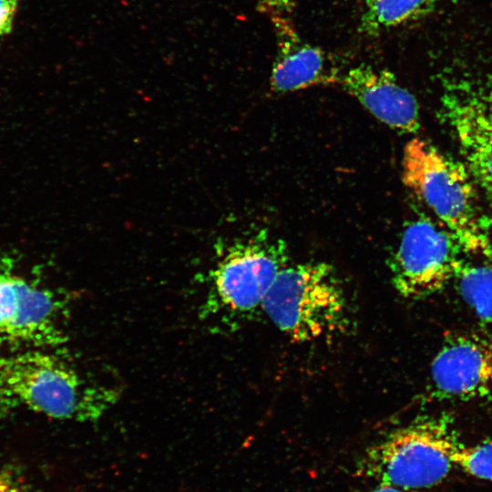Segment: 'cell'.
<instances>
[{"instance_id":"cell-18","label":"cell","mask_w":492,"mask_h":492,"mask_svg":"<svg viewBox=\"0 0 492 492\" xmlns=\"http://www.w3.org/2000/svg\"><path fill=\"white\" fill-rule=\"evenodd\" d=\"M272 3L277 7L289 11L292 9L294 4V0H271Z\"/></svg>"},{"instance_id":"cell-3","label":"cell","mask_w":492,"mask_h":492,"mask_svg":"<svg viewBox=\"0 0 492 492\" xmlns=\"http://www.w3.org/2000/svg\"><path fill=\"white\" fill-rule=\"evenodd\" d=\"M459 440L446 416H424L371 445L357 473L376 483L418 491L445 480L456 466Z\"/></svg>"},{"instance_id":"cell-6","label":"cell","mask_w":492,"mask_h":492,"mask_svg":"<svg viewBox=\"0 0 492 492\" xmlns=\"http://www.w3.org/2000/svg\"><path fill=\"white\" fill-rule=\"evenodd\" d=\"M440 112L479 190L492 202V80L457 75L442 81Z\"/></svg>"},{"instance_id":"cell-16","label":"cell","mask_w":492,"mask_h":492,"mask_svg":"<svg viewBox=\"0 0 492 492\" xmlns=\"http://www.w3.org/2000/svg\"><path fill=\"white\" fill-rule=\"evenodd\" d=\"M20 0H0V36L11 33Z\"/></svg>"},{"instance_id":"cell-1","label":"cell","mask_w":492,"mask_h":492,"mask_svg":"<svg viewBox=\"0 0 492 492\" xmlns=\"http://www.w3.org/2000/svg\"><path fill=\"white\" fill-rule=\"evenodd\" d=\"M0 389L38 414L84 423L99 420L120 398L119 388L39 350L0 359Z\"/></svg>"},{"instance_id":"cell-12","label":"cell","mask_w":492,"mask_h":492,"mask_svg":"<svg viewBox=\"0 0 492 492\" xmlns=\"http://www.w3.org/2000/svg\"><path fill=\"white\" fill-rule=\"evenodd\" d=\"M442 0H367L361 31L374 35L383 29L419 18Z\"/></svg>"},{"instance_id":"cell-11","label":"cell","mask_w":492,"mask_h":492,"mask_svg":"<svg viewBox=\"0 0 492 492\" xmlns=\"http://www.w3.org/2000/svg\"><path fill=\"white\" fill-rule=\"evenodd\" d=\"M341 77L321 48L291 37L281 43L270 85L272 91L286 93L339 83Z\"/></svg>"},{"instance_id":"cell-10","label":"cell","mask_w":492,"mask_h":492,"mask_svg":"<svg viewBox=\"0 0 492 492\" xmlns=\"http://www.w3.org/2000/svg\"><path fill=\"white\" fill-rule=\"evenodd\" d=\"M339 84L392 129L402 134H414L419 130L417 100L389 70L360 65L343 74Z\"/></svg>"},{"instance_id":"cell-17","label":"cell","mask_w":492,"mask_h":492,"mask_svg":"<svg viewBox=\"0 0 492 492\" xmlns=\"http://www.w3.org/2000/svg\"><path fill=\"white\" fill-rule=\"evenodd\" d=\"M362 492H417L401 487H394L391 485L376 483L373 487Z\"/></svg>"},{"instance_id":"cell-5","label":"cell","mask_w":492,"mask_h":492,"mask_svg":"<svg viewBox=\"0 0 492 492\" xmlns=\"http://www.w3.org/2000/svg\"><path fill=\"white\" fill-rule=\"evenodd\" d=\"M288 257L286 244L266 233L229 247L210 272L200 318L231 325L256 317Z\"/></svg>"},{"instance_id":"cell-2","label":"cell","mask_w":492,"mask_h":492,"mask_svg":"<svg viewBox=\"0 0 492 492\" xmlns=\"http://www.w3.org/2000/svg\"><path fill=\"white\" fill-rule=\"evenodd\" d=\"M402 178L466 253L492 260L490 221L478 186L463 162L415 138L405 146Z\"/></svg>"},{"instance_id":"cell-13","label":"cell","mask_w":492,"mask_h":492,"mask_svg":"<svg viewBox=\"0 0 492 492\" xmlns=\"http://www.w3.org/2000/svg\"><path fill=\"white\" fill-rule=\"evenodd\" d=\"M454 281L479 319L492 323V265L464 262Z\"/></svg>"},{"instance_id":"cell-8","label":"cell","mask_w":492,"mask_h":492,"mask_svg":"<svg viewBox=\"0 0 492 492\" xmlns=\"http://www.w3.org/2000/svg\"><path fill=\"white\" fill-rule=\"evenodd\" d=\"M434 401H472L492 397V341L483 335H449L430 368Z\"/></svg>"},{"instance_id":"cell-4","label":"cell","mask_w":492,"mask_h":492,"mask_svg":"<svg viewBox=\"0 0 492 492\" xmlns=\"http://www.w3.org/2000/svg\"><path fill=\"white\" fill-rule=\"evenodd\" d=\"M262 313L297 343L336 335L349 325L345 292L326 262L284 267L264 300Z\"/></svg>"},{"instance_id":"cell-15","label":"cell","mask_w":492,"mask_h":492,"mask_svg":"<svg viewBox=\"0 0 492 492\" xmlns=\"http://www.w3.org/2000/svg\"><path fill=\"white\" fill-rule=\"evenodd\" d=\"M0 492H29L24 478L11 468H0Z\"/></svg>"},{"instance_id":"cell-7","label":"cell","mask_w":492,"mask_h":492,"mask_svg":"<svg viewBox=\"0 0 492 492\" xmlns=\"http://www.w3.org/2000/svg\"><path fill=\"white\" fill-rule=\"evenodd\" d=\"M466 253L442 225L419 216L405 228L390 260L391 281L406 299H420L443 290L454 281Z\"/></svg>"},{"instance_id":"cell-9","label":"cell","mask_w":492,"mask_h":492,"mask_svg":"<svg viewBox=\"0 0 492 492\" xmlns=\"http://www.w3.org/2000/svg\"><path fill=\"white\" fill-rule=\"evenodd\" d=\"M60 299L21 277L0 272V336L40 347L63 343Z\"/></svg>"},{"instance_id":"cell-14","label":"cell","mask_w":492,"mask_h":492,"mask_svg":"<svg viewBox=\"0 0 492 492\" xmlns=\"http://www.w3.org/2000/svg\"><path fill=\"white\" fill-rule=\"evenodd\" d=\"M454 462L465 473L492 483V440L472 446L459 443L454 454Z\"/></svg>"}]
</instances>
